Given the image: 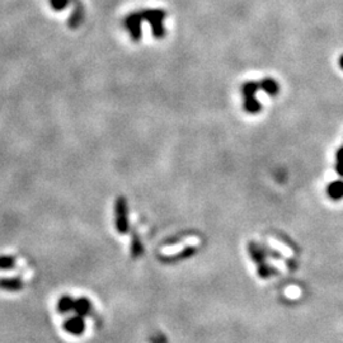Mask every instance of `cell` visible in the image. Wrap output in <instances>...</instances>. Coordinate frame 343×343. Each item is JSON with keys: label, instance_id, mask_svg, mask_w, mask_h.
I'll return each instance as SVG.
<instances>
[{"label": "cell", "instance_id": "5b68a950", "mask_svg": "<svg viewBox=\"0 0 343 343\" xmlns=\"http://www.w3.org/2000/svg\"><path fill=\"white\" fill-rule=\"evenodd\" d=\"M92 310H93V305L88 298L82 296V298L75 300L74 311L77 315H80V316H83V318H85V316H88L90 313H92Z\"/></svg>", "mask_w": 343, "mask_h": 343}, {"label": "cell", "instance_id": "8fae6325", "mask_svg": "<svg viewBox=\"0 0 343 343\" xmlns=\"http://www.w3.org/2000/svg\"><path fill=\"white\" fill-rule=\"evenodd\" d=\"M259 87H261V89L263 90L266 94L271 95V97L277 95V93H279L280 90L279 84H277L276 80L272 79V78H264L263 80H261V82H259Z\"/></svg>", "mask_w": 343, "mask_h": 343}, {"label": "cell", "instance_id": "9a60e30c", "mask_svg": "<svg viewBox=\"0 0 343 343\" xmlns=\"http://www.w3.org/2000/svg\"><path fill=\"white\" fill-rule=\"evenodd\" d=\"M336 172L343 178V145L336 153Z\"/></svg>", "mask_w": 343, "mask_h": 343}, {"label": "cell", "instance_id": "2e32d148", "mask_svg": "<svg viewBox=\"0 0 343 343\" xmlns=\"http://www.w3.org/2000/svg\"><path fill=\"white\" fill-rule=\"evenodd\" d=\"M67 5V0H51V7L55 10H62Z\"/></svg>", "mask_w": 343, "mask_h": 343}, {"label": "cell", "instance_id": "3957f363", "mask_svg": "<svg viewBox=\"0 0 343 343\" xmlns=\"http://www.w3.org/2000/svg\"><path fill=\"white\" fill-rule=\"evenodd\" d=\"M62 327H64V331L67 332L69 334H71V336H80V334L84 333L85 331L84 318L75 314L74 316L67 318L66 321L64 322V324H62Z\"/></svg>", "mask_w": 343, "mask_h": 343}, {"label": "cell", "instance_id": "9c48e42d", "mask_svg": "<svg viewBox=\"0 0 343 343\" xmlns=\"http://www.w3.org/2000/svg\"><path fill=\"white\" fill-rule=\"evenodd\" d=\"M23 288V281L18 277L12 279H0V290L8 291V292H15Z\"/></svg>", "mask_w": 343, "mask_h": 343}, {"label": "cell", "instance_id": "277c9868", "mask_svg": "<svg viewBox=\"0 0 343 343\" xmlns=\"http://www.w3.org/2000/svg\"><path fill=\"white\" fill-rule=\"evenodd\" d=\"M164 17L163 12H149L146 14V19L152 23L153 32H154L155 37L160 38L164 36V28H163L162 19Z\"/></svg>", "mask_w": 343, "mask_h": 343}, {"label": "cell", "instance_id": "e0dca14e", "mask_svg": "<svg viewBox=\"0 0 343 343\" xmlns=\"http://www.w3.org/2000/svg\"><path fill=\"white\" fill-rule=\"evenodd\" d=\"M338 65H339V67H341V69L343 70V55L339 56V59H338Z\"/></svg>", "mask_w": 343, "mask_h": 343}, {"label": "cell", "instance_id": "5bb4252c", "mask_svg": "<svg viewBox=\"0 0 343 343\" xmlns=\"http://www.w3.org/2000/svg\"><path fill=\"white\" fill-rule=\"evenodd\" d=\"M274 274H276V271H275L271 266H267V264L264 263L258 264V275L262 277V279H268V277H271Z\"/></svg>", "mask_w": 343, "mask_h": 343}, {"label": "cell", "instance_id": "30bf717a", "mask_svg": "<svg viewBox=\"0 0 343 343\" xmlns=\"http://www.w3.org/2000/svg\"><path fill=\"white\" fill-rule=\"evenodd\" d=\"M75 300L70 295H62L57 301V311L62 315H66L70 311H74Z\"/></svg>", "mask_w": 343, "mask_h": 343}, {"label": "cell", "instance_id": "7a4b0ae2", "mask_svg": "<svg viewBox=\"0 0 343 343\" xmlns=\"http://www.w3.org/2000/svg\"><path fill=\"white\" fill-rule=\"evenodd\" d=\"M114 224L121 234L129 231V209L124 197H118L114 202Z\"/></svg>", "mask_w": 343, "mask_h": 343}, {"label": "cell", "instance_id": "52a82bcc", "mask_svg": "<svg viewBox=\"0 0 343 343\" xmlns=\"http://www.w3.org/2000/svg\"><path fill=\"white\" fill-rule=\"evenodd\" d=\"M248 252L251 254L252 259L256 262L257 264H262L264 263L267 258V251L266 248H263L262 246H258L256 243H251L248 246Z\"/></svg>", "mask_w": 343, "mask_h": 343}, {"label": "cell", "instance_id": "ba28073f", "mask_svg": "<svg viewBox=\"0 0 343 343\" xmlns=\"http://www.w3.org/2000/svg\"><path fill=\"white\" fill-rule=\"evenodd\" d=\"M140 20L141 19H140V17L137 14L130 15V17L126 19L127 28L130 30L132 40H135V41L140 40V37H141V27H140Z\"/></svg>", "mask_w": 343, "mask_h": 343}, {"label": "cell", "instance_id": "4fadbf2b", "mask_svg": "<svg viewBox=\"0 0 343 343\" xmlns=\"http://www.w3.org/2000/svg\"><path fill=\"white\" fill-rule=\"evenodd\" d=\"M15 258L12 256H0V270H12L15 266Z\"/></svg>", "mask_w": 343, "mask_h": 343}, {"label": "cell", "instance_id": "6da1fadb", "mask_svg": "<svg viewBox=\"0 0 343 343\" xmlns=\"http://www.w3.org/2000/svg\"><path fill=\"white\" fill-rule=\"evenodd\" d=\"M261 89L259 83L257 82H247L241 87V93L244 97V110L251 114H256L261 112L262 106L259 101L256 98V93Z\"/></svg>", "mask_w": 343, "mask_h": 343}, {"label": "cell", "instance_id": "8992f818", "mask_svg": "<svg viewBox=\"0 0 343 343\" xmlns=\"http://www.w3.org/2000/svg\"><path fill=\"white\" fill-rule=\"evenodd\" d=\"M327 194L333 201H341L343 200V181H333L327 186Z\"/></svg>", "mask_w": 343, "mask_h": 343}, {"label": "cell", "instance_id": "7c38bea8", "mask_svg": "<svg viewBox=\"0 0 343 343\" xmlns=\"http://www.w3.org/2000/svg\"><path fill=\"white\" fill-rule=\"evenodd\" d=\"M131 253L134 257H139L142 253V244L140 241L139 235L136 233H134L132 235V241H131Z\"/></svg>", "mask_w": 343, "mask_h": 343}]
</instances>
